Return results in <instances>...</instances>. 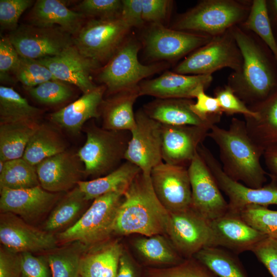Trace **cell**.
Returning a JSON list of instances; mask_svg holds the SVG:
<instances>
[{
    "mask_svg": "<svg viewBox=\"0 0 277 277\" xmlns=\"http://www.w3.org/2000/svg\"><path fill=\"white\" fill-rule=\"evenodd\" d=\"M134 245L143 258L153 263L176 265L184 260L172 244L162 234L138 239Z\"/></svg>",
    "mask_w": 277,
    "mask_h": 277,
    "instance_id": "cell-37",
    "label": "cell"
},
{
    "mask_svg": "<svg viewBox=\"0 0 277 277\" xmlns=\"http://www.w3.org/2000/svg\"><path fill=\"white\" fill-rule=\"evenodd\" d=\"M140 96L138 86L110 95L100 107L102 127L114 131L131 132L136 126L133 105Z\"/></svg>",
    "mask_w": 277,
    "mask_h": 277,
    "instance_id": "cell-26",
    "label": "cell"
},
{
    "mask_svg": "<svg viewBox=\"0 0 277 277\" xmlns=\"http://www.w3.org/2000/svg\"><path fill=\"white\" fill-rule=\"evenodd\" d=\"M34 4L32 0H1L0 25L2 30H14L23 12Z\"/></svg>",
    "mask_w": 277,
    "mask_h": 277,
    "instance_id": "cell-45",
    "label": "cell"
},
{
    "mask_svg": "<svg viewBox=\"0 0 277 277\" xmlns=\"http://www.w3.org/2000/svg\"><path fill=\"white\" fill-rule=\"evenodd\" d=\"M194 258L219 277H248L237 254L223 248L205 247Z\"/></svg>",
    "mask_w": 277,
    "mask_h": 277,
    "instance_id": "cell-35",
    "label": "cell"
},
{
    "mask_svg": "<svg viewBox=\"0 0 277 277\" xmlns=\"http://www.w3.org/2000/svg\"><path fill=\"white\" fill-rule=\"evenodd\" d=\"M150 177L156 196L169 212L191 208V189L186 167L163 162L152 169Z\"/></svg>",
    "mask_w": 277,
    "mask_h": 277,
    "instance_id": "cell-16",
    "label": "cell"
},
{
    "mask_svg": "<svg viewBox=\"0 0 277 277\" xmlns=\"http://www.w3.org/2000/svg\"><path fill=\"white\" fill-rule=\"evenodd\" d=\"M166 233L181 256L191 258L204 248L210 247L211 221L191 208L169 212Z\"/></svg>",
    "mask_w": 277,
    "mask_h": 277,
    "instance_id": "cell-14",
    "label": "cell"
},
{
    "mask_svg": "<svg viewBox=\"0 0 277 277\" xmlns=\"http://www.w3.org/2000/svg\"><path fill=\"white\" fill-rule=\"evenodd\" d=\"M212 37L152 24L144 35L143 43L146 54L151 59L175 61L205 45Z\"/></svg>",
    "mask_w": 277,
    "mask_h": 277,
    "instance_id": "cell-11",
    "label": "cell"
},
{
    "mask_svg": "<svg viewBox=\"0 0 277 277\" xmlns=\"http://www.w3.org/2000/svg\"><path fill=\"white\" fill-rule=\"evenodd\" d=\"M212 80V75H186L166 71L156 78L142 81L138 88L140 96L192 99L200 90L208 88Z\"/></svg>",
    "mask_w": 277,
    "mask_h": 277,
    "instance_id": "cell-22",
    "label": "cell"
},
{
    "mask_svg": "<svg viewBox=\"0 0 277 277\" xmlns=\"http://www.w3.org/2000/svg\"><path fill=\"white\" fill-rule=\"evenodd\" d=\"M239 214L251 227L268 237L277 240V210H270L266 206L249 205Z\"/></svg>",
    "mask_w": 277,
    "mask_h": 277,
    "instance_id": "cell-40",
    "label": "cell"
},
{
    "mask_svg": "<svg viewBox=\"0 0 277 277\" xmlns=\"http://www.w3.org/2000/svg\"><path fill=\"white\" fill-rule=\"evenodd\" d=\"M272 277H277V240L267 237L252 250Z\"/></svg>",
    "mask_w": 277,
    "mask_h": 277,
    "instance_id": "cell-49",
    "label": "cell"
},
{
    "mask_svg": "<svg viewBox=\"0 0 277 277\" xmlns=\"http://www.w3.org/2000/svg\"><path fill=\"white\" fill-rule=\"evenodd\" d=\"M21 254V277H52L46 259L36 256L30 252H24Z\"/></svg>",
    "mask_w": 277,
    "mask_h": 277,
    "instance_id": "cell-50",
    "label": "cell"
},
{
    "mask_svg": "<svg viewBox=\"0 0 277 277\" xmlns=\"http://www.w3.org/2000/svg\"><path fill=\"white\" fill-rule=\"evenodd\" d=\"M205 90H200L196 94V102L190 105L192 112L203 121L211 122L215 125L219 123L223 112L217 99L208 95Z\"/></svg>",
    "mask_w": 277,
    "mask_h": 277,
    "instance_id": "cell-46",
    "label": "cell"
},
{
    "mask_svg": "<svg viewBox=\"0 0 277 277\" xmlns=\"http://www.w3.org/2000/svg\"><path fill=\"white\" fill-rule=\"evenodd\" d=\"M239 25L255 34L270 49L277 63V42L272 30L266 1H252L247 17Z\"/></svg>",
    "mask_w": 277,
    "mask_h": 277,
    "instance_id": "cell-38",
    "label": "cell"
},
{
    "mask_svg": "<svg viewBox=\"0 0 277 277\" xmlns=\"http://www.w3.org/2000/svg\"><path fill=\"white\" fill-rule=\"evenodd\" d=\"M255 116L244 117L252 140L264 150L277 145V90L262 102L248 107Z\"/></svg>",
    "mask_w": 277,
    "mask_h": 277,
    "instance_id": "cell-27",
    "label": "cell"
},
{
    "mask_svg": "<svg viewBox=\"0 0 277 277\" xmlns=\"http://www.w3.org/2000/svg\"><path fill=\"white\" fill-rule=\"evenodd\" d=\"M141 45L134 38H126L122 46L100 70L98 81L111 95L138 86L144 78L157 73L164 67L161 64L143 65L137 57Z\"/></svg>",
    "mask_w": 277,
    "mask_h": 277,
    "instance_id": "cell-7",
    "label": "cell"
},
{
    "mask_svg": "<svg viewBox=\"0 0 277 277\" xmlns=\"http://www.w3.org/2000/svg\"><path fill=\"white\" fill-rule=\"evenodd\" d=\"M29 24L41 27H58L73 36L84 24L82 13L58 0H37L28 15Z\"/></svg>",
    "mask_w": 277,
    "mask_h": 277,
    "instance_id": "cell-25",
    "label": "cell"
},
{
    "mask_svg": "<svg viewBox=\"0 0 277 277\" xmlns=\"http://www.w3.org/2000/svg\"><path fill=\"white\" fill-rule=\"evenodd\" d=\"M193 102L187 98H156L145 104L142 109L149 117L163 125L210 127L215 125L203 121L192 112L190 105Z\"/></svg>",
    "mask_w": 277,
    "mask_h": 277,
    "instance_id": "cell-28",
    "label": "cell"
},
{
    "mask_svg": "<svg viewBox=\"0 0 277 277\" xmlns=\"http://www.w3.org/2000/svg\"><path fill=\"white\" fill-rule=\"evenodd\" d=\"M126 190H118L100 196L71 226L56 236L58 243L75 242L85 247L105 242L114 232L118 208Z\"/></svg>",
    "mask_w": 277,
    "mask_h": 277,
    "instance_id": "cell-5",
    "label": "cell"
},
{
    "mask_svg": "<svg viewBox=\"0 0 277 277\" xmlns=\"http://www.w3.org/2000/svg\"><path fill=\"white\" fill-rule=\"evenodd\" d=\"M136 126L131 137L125 160L150 175L152 169L163 162L162 155V124L149 117L140 109L135 113Z\"/></svg>",
    "mask_w": 277,
    "mask_h": 277,
    "instance_id": "cell-12",
    "label": "cell"
},
{
    "mask_svg": "<svg viewBox=\"0 0 277 277\" xmlns=\"http://www.w3.org/2000/svg\"><path fill=\"white\" fill-rule=\"evenodd\" d=\"M232 32L243 57L238 72L228 77V85L248 107L258 104L277 90L272 66L262 46L263 42L254 33L239 25Z\"/></svg>",
    "mask_w": 277,
    "mask_h": 277,
    "instance_id": "cell-2",
    "label": "cell"
},
{
    "mask_svg": "<svg viewBox=\"0 0 277 277\" xmlns=\"http://www.w3.org/2000/svg\"><path fill=\"white\" fill-rule=\"evenodd\" d=\"M21 253L13 252L2 246L0 250V277H21Z\"/></svg>",
    "mask_w": 277,
    "mask_h": 277,
    "instance_id": "cell-52",
    "label": "cell"
},
{
    "mask_svg": "<svg viewBox=\"0 0 277 277\" xmlns=\"http://www.w3.org/2000/svg\"><path fill=\"white\" fill-rule=\"evenodd\" d=\"M217 146L223 172L232 180L259 188L268 173L261 163L264 149L249 136L244 121L232 118L228 129L213 125L207 135Z\"/></svg>",
    "mask_w": 277,
    "mask_h": 277,
    "instance_id": "cell-1",
    "label": "cell"
},
{
    "mask_svg": "<svg viewBox=\"0 0 277 277\" xmlns=\"http://www.w3.org/2000/svg\"><path fill=\"white\" fill-rule=\"evenodd\" d=\"M43 111L31 105L12 87L0 86V123L39 122Z\"/></svg>",
    "mask_w": 277,
    "mask_h": 277,
    "instance_id": "cell-34",
    "label": "cell"
},
{
    "mask_svg": "<svg viewBox=\"0 0 277 277\" xmlns=\"http://www.w3.org/2000/svg\"><path fill=\"white\" fill-rule=\"evenodd\" d=\"M1 213H11L26 221L35 220L47 212L61 199V193H53L41 186L0 190Z\"/></svg>",
    "mask_w": 277,
    "mask_h": 277,
    "instance_id": "cell-23",
    "label": "cell"
},
{
    "mask_svg": "<svg viewBox=\"0 0 277 277\" xmlns=\"http://www.w3.org/2000/svg\"><path fill=\"white\" fill-rule=\"evenodd\" d=\"M130 29L121 16L91 18L73 36V45L84 56L99 64L107 63L126 40Z\"/></svg>",
    "mask_w": 277,
    "mask_h": 277,
    "instance_id": "cell-9",
    "label": "cell"
},
{
    "mask_svg": "<svg viewBox=\"0 0 277 277\" xmlns=\"http://www.w3.org/2000/svg\"><path fill=\"white\" fill-rule=\"evenodd\" d=\"M272 3L275 11L277 13V0L273 1Z\"/></svg>",
    "mask_w": 277,
    "mask_h": 277,
    "instance_id": "cell-56",
    "label": "cell"
},
{
    "mask_svg": "<svg viewBox=\"0 0 277 277\" xmlns=\"http://www.w3.org/2000/svg\"><path fill=\"white\" fill-rule=\"evenodd\" d=\"M8 36L21 56L34 60L56 56L73 44V37L58 27L22 24Z\"/></svg>",
    "mask_w": 277,
    "mask_h": 277,
    "instance_id": "cell-13",
    "label": "cell"
},
{
    "mask_svg": "<svg viewBox=\"0 0 277 277\" xmlns=\"http://www.w3.org/2000/svg\"><path fill=\"white\" fill-rule=\"evenodd\" d=\"M141 171L137 166L126 161L108 174L90 181H80L77 186L87 201L94 200L108 193L126 190Z\"/></svg>",
    "mask_w": 277,
    "mask_h": 277,
    "instance_id": "cell-30",
    "label": "cell"
},
{
    "mask_svg": "<svg viewBox=\"0 0 277 277\" xmlns=\"http://www.w3.org/2000/svg\"><path fill=\"white\" fill-rule=\"evenodd\" d=\"M172 1L168 0H142L143 19L144 22L163 24Z\"/></svg>",
    "mask_w": 277,
    "mask_h": 277,
    "instance_id": "cell-51",
    "label": "cell"
},
{
    "mask_svg": "<svg viewBox=\"0 0 277 277\" xmlns=\"http://www.w3.org/2000/svg\"><path fill=\"white\" fill-rule=\"evenodd\" d=\"M210 128L208 126L162 124L163 162L188 166Z\"/></svg>",
    "mask_w": 277,
    "mask_h": 277,
    "instance_id": "cell-19",
    "label": "cell"
},
{
    "mask_svg": "<svg viewBox=\"0 0 277 277\" xmlns=\"http://www.w3.org/2000/svg\"><path fill=\"white\" fill-rule=\"evenodd\" d=\"M77 154L66 150L48 157L36 166L41 186L53 193L70 191L84 175V168Z\"/></svg>",
    "mask_w": 277,
    "mask_h": 277,
    "instance_id": "cell-21",
    "label": "cell"
},
{
    "mask_svg": "<svg viewBox=\"0 0 277 277\" xmlns=\"http://www.w3.org/2000/svg\"><path fill=\"white\" fill-rule=\"evenodd\" d=\"M116 277H136L133 263L125 251L120 258Z\"/></svg>",
    "mask_w": 277,
    "mask_h": 277,
    "instance_id": "cell-55",
    "label": "cell"
},
{
    "mask_svg": "<svg viewBox=\"0 0 277 277\" xmlns=\"http://www.w3.org/2000/svg\"><path fill=\"white\" fill-rule=\"evenodd\" d=\"M20 56L8 36H1L0 39V77L1 81H10L9 72L17 68Z\"/></svg>",
    "mask_w": 277,
    "mask_h": 277,
    "instance_id": "cell-48",
    "label": "cell"
},
{
    "mask_svg": "<svg viewBox=\"0 0 277 277\" xmlns=\"http://www.w3.org/2000/svg\"><path fill=\"white\" fill-rule=\"evenodd\" d=\"M39 124L37 122L0 123V161L22 158L30 138Z\"/></svg>",
    "mask_w": 277,
    "mask_h": 277,
    "instance_id": "cell-32",
    "label": "cell"
},
{
    "mask_svg": "<svg viewBox=\"0 0 277 277\" xmlns=\"http://www.w3.org/2000/svg\"><path fill=\"white\" fill-rule=\"evenodd\" d=\"M0 241L5 248L13 252H49L57 248L53 233L34 227L11 213H1Z\"/></svg>",
    "mask_w": 277,
    "mask_h": 277,
    "instance_id": "cell-17",
    "label": "cell"
},
{
    "mask_svg": "<svg viewBox=\"0 0 277 277\" xmlns=\"http://www.w3.org/2000/svg\"><path fill=\"white\" fill-rule=\"evenodd\" d=\"M83 245L58 247L47 252L46 260L52 277H79Z\"/></svg>",
    "mask_w": 277,
    "mask_h": 277,
    "instance_id": "cell-39",
    "label": "cell"
},
{
    "mask_svg": "<svg viewBox=\"0 0 277 277\" xmlns=\"http://www.w3.org/2000/svg\"><path fill=\"white\" fill-rule=\"evenodd\" d=\"M106 88L103 85L83 94L79 98L49 115L54 125L71 134H78L86 122L100 117V107Z\"/></svg>",
    "mask_w": 277,
    "mask_h": 277,
    "instance_id": "cell-24",
    "label": "cell"
},
{
    "mask_svg": "<svg viewBox=\"0 0 277 277\" xmlns=\"http://www.w3.org/2000/svg\"><path fill=\"white\" fill-rule=\"evenodd\" d=\"M66 144L57 131L47 124H39L30 138L23 158L36 166L44 160L66 150Z\"/></svg>",
    "mask_w": 277,
    "mask_h": 277,
    "instance_id": "cell-33",
    "label": "cell"
},
{
    "mask_svg": "<svg viewBox=\"0 0 277 277\" xmlns=\"http://www.w3.org/2000/svg\"><path fill=\"white\" fill-rule=\"evenodd\" d=\"M81 256L80 276L116 277L120 259L124 252L122 245L112 241L93 246Z\"/></svg>",
    "mask_w": 277,
    "mask_h": 277,
    "instance_id": "cell-29",
    "label": "cell"
},
{
    "mask_svg": "<svg viewBox=\"0 0 277 277\" xmlns=\"http://www.w3.org/2000/svg\"><path fill=\"white\" fill-rule=\"evenodd\" d=\"M38 186L36 166L23 157L4 162L0 171V190L28 189Z\"/></svg>",
    "mask_w": 277,
    "mask_h": 277,
    "instance_id": "cell-36",
    "label": "cell"
},
{
    "mask_svg": "<svg viewBox=\"0 0 277 277\" xmlns=\"http://www.w3.org/2000/svg\"><path fill=\"white\" fill-rule=\"evenodd\" d=\"M88 201L77 185L56 203L45 222L44 230L53 233L66 229L80 218Z\"/></svg>",
    "mask_w": 277,
    "mask_h": 277,
    "instance_id": "cell-31",
    "label": "cell"
},
{
    "mask_svg": "<svg viewBox=\"0 0 277 277\" xmlns=\"http://www.w3.org/2000/svg\"><path fill=\"white\" fill-rule=\"evenodd\" d=\"M214 94L221 110L226 114H241L244 117L256 116V113L251 110L228 85L216 88Z\"/></svg>",
    "mask_w": 277,
    "mask_h": 277,
    "instance_id": "cell-47",
    "label": "cell"
},
{
    "mask_svg": "<svg viewBox=\"0 0 277 277\" xmlns=\"http://www.w3.org/2000/svg\"><path fill=\"white\" fill-rule=\"evenodd\" d=\"M187 168L191 189V208L210 221L226 213L228 203L198 152Z\"/></svg>",
    "mask_w": 277,
    "mask_h": 277,
    "instance_id": "cell-15",
    "label": "cell"
},
{
    "mask_svg": "<svg viewBox=\"0 0 277 277\" xmlns=\"http://www.w3.org/2000/svg\"><path fill=\"white\" fill-rule=\"evenodd\" d=\"M263 156L268 170V175L277 182V145L265 149Z\"/></svg>",
    "mask_w": 277,
    "mask_h": 277,
    "instance_id": "cell-54",
    "label": "cell"
},
{
    "mask_svg": "<svg viewBox=\"0 0 277 277\" xmlns=\"http://www.w3.org/2000/svg\"><path fill=\"white\" fill-rule=\"evenodd\" d=\"M29 94L37 102L46 105H56L69 100L73 95L71 87L66 83L52 80L37 86L26 88Z\"/></svg>",
    "mask_w": 277,
    "mask_h": 277,
    "instance_id": "cell-41",
    "label": "cell"
},
{
    "mask_svg": "<svg viewBox=\"0 0 277 277\" xmlns=\"http://www.w3.org/2000/svg\"><path fill=\"white\" fill-rule=\"evenodd\" d=\"M149 277H219L194 257L174 266L150 271Z\"/></svg>",
    "mask_w": 277,
    "mask_h": 277,
    "instance_id": "cell-43",
    "label": "cell"
},
{
    "mask_svg": "<svg viewBox=\"0 0 277 277\" xmlns=\"http://www.w3.org/2000/svg\"><path fill=\"white\" fill-rule=\"evenodd\" d=\"M86 141L77 155L84 164L85 176L99 177L122 164L131 133L100 127L91 123L85 127Z\"/></svg>",
    "mask_w": 277,
    "mask_h": 277,
    "instance_id": "cell-6",
    "label": "cell"
},
{
    "mask_svg": "<svg viewBox=\"0 0 277 277\" xmlns=\"http://www.w3.org/2000/svg\"><path fill=\"white\" fill-rule=\"evenodd\" d=\"M169 215L155 193L150 175L141 171L123 194L114 232L144 236L162 234L166 233Z\"/></svg>",
    "mask_w": 277,
    "mask_h": 277,
    "instance_id": "cell-3",
    "label": "cell"
},
{
    "mask_svg": "<svg viewBox=\"0 0 277 277\" xmlns=\"http://www.w3.org/2000/svg\"><path fill=\"white\" fill-rule=\"evenodd\" d=\"M79 277H82V276H80Z\"/></svg>",
    "mask_w": 277,
    "mask_h": 277,
    "instance_id": "cell-57",
    "label": "cell"
},
{
    "mask_svg": "<svg viewBox=\"0 0 277 277\" xmlns=\"http://www.w3.org/2000/svg\"><path fill=\"white\" fill-rule=\"evenodd\" d=\"M251 3L249 0L202 1L181 14L171 28L215 36L244 22Z\"/></svg>",
    "mask_w": 277,
    "mask_h": 277,
    "instance_id": "cell-4",
    "label": "cell"
},
{
    "mask_svg": "<svg viewBox=\"0 0 277 277\" xmlns=\"http://www.w3.org/2000/svg\"><path fill=\"white\" fill-rule=\"evenodd\" d=\"M243 57L232 28L213 36L206 44L189 54L174 68L173 72L186 75H212L224 68L239 71Z\"/></svg>",
    "mask_w": 277,
    "mask_h": 277,
    "instance_id": "cell-8",
    "label": "cell"
},
{
    "mask_svg": "<svg viewBox=\"0 0 277 277\" xmlns=\"http://www.w3.org/2000/svg\"><path fill=\"white\" fill-rule=\"evenodd\" d=\"M197 152L210 169L222 191L228 199V211L239 213L249 205L268 207L277 205V182L271 179L268 184L259 188L249 187L228 177L222 165L210 150L203 143Z\"/></svg>",
    "mask_w": 277,
    "mask_h": 277,
    "instance_id": "cell-10",
    "label": "cell"
},
{
    "mask_svg": "<svg viewBox=\"0 0 277 277\" xmlns=\"http://www.w3.org/2000/svg\"><path fill=\"white\" fill-rule=\"evenodd\" d=\"M120 0H84L77 5V12L85 17L109 18L121 16Z\"/></svg>",
    "mask_w": 277,
    "mask_h": 277,
    "instance_id": "cell-44",
    "label": "cell"
},
{
    "mask_svg": "<svg viewBox=\"0 0 277 277\" xmlns=\"http://www.w3.org/2000/svg\"><path fill=\"white\" fill-rule=\"evenodd\" d=\"M37 60L47 67L56 80L75 85L84 94L97 87L92 81V73L100 64L83 55L73 44L56 56Z\"/></svg>",
    "mask_w": 277,
    "mask_h": 277,
    "instance_id": "cell-18",
    "label": "cell"
},
{
    "mask_svg": "<svg viewBox=\"0 0 277 277\" xmlns=\"http://www.w3.org/2000/svg\"><path fill=\"white\" fill-rule=\"evenodd\" d=\"M211 241L210 247H221L235 254L250 251L268 237L257 231L241 217L229 211L211 221Z\"/></svg>",
    "mask_w": 277,
    "mask_h": 277,
    "instance_id": "cell-20",
    "label": "cell"
},
{
    "mask_svg": "<svg viewBox=\"0 0 277 277\" xmlns=\"http://www.w3.org/2000/svg\"><path fill=\"white\" fill-rule=\"evenodd\" d=\"M14 75L26 89L37 86L50 80H56L49 69L37 60L21 56Z\"/></svg>",
    "mask_w": 277,
    "mask_h": 277,
    "instance_id": "cell-42",
    "label": "cell"
},
{
    "mask_svg": "<svg viewBox=\"0 0 277 277\" xmlns=\"http://www.w3.org/2000/svg\"><path fill=\"white\" fill-rule=\"evenodd\" d=\"M122 2L121 18L131 28L142 27L145 23L142 0H123Z\"/></svg>",
    "mask_w": 277,
    "mask_h": 277,
    "instance_id": "cell-53",
    "label": "cell"
}]
</instances>
